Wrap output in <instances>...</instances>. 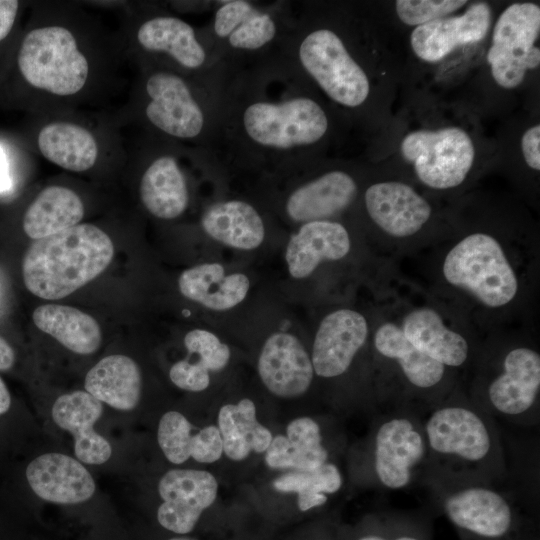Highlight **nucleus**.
<instances>
[{"label":"nucleus","mask_w":540,"mask_h":540,"mask_svg":"<svg viewBox=\"0 0 540 540\" xmlns=\"http://www.w3.org/2000/svg\"><path fill=\"white\" fill-rule=\"evenodd\" d=\"M169 378L176 387L190 392L204 391L211 383L209 370L191 355L171 366Z\"/></svg>","instance_id":"nucleus-38"},{"label":"nucleus","mask_w":540,"mask_h":540,"mask_svg":"<svg viewBox=\"0 0 540 540\" xmlns=\"http://www.w3.org/2000/svg\"><path fill=\"white\" fill-rule=\"evenodd\" d=\"M356 463L363 485L396 491L421 485L428 452L422 415L394 408L379 410Z\"/></svg>","instance_id":"nucleus-6"},{"label":"nucleus","mask_w":540,"mask_h":540,"mask_svg":"<svg viewBox=\"0 0 540 540\" xmlns=\"http://www.w3.org/2000/svg\"><path fill=\"white\" fill-rule=\"evenodd\" d=\"M352 237L340 222L321 220L303 223L285 248L288 274L296 280L312 276L324 264L337 263L350 256Z\"/></svg>","instance_id":"nucleus-18"},{"label":"nucleus","mask_w":540,"mask_h":540,"mask_svg":"<svg viewBox=\"0 0 540 540\" xmlns=\"http://www.w3.org/2000/svg\"><path fill=\"white\" fill-rule=\"evenodd\" d=\"M440 285L472 308L504 313L520 301L524 280L508 244L475 230L445 249L438 264Z\"/></svg>","instance_id":"nucleus-3"},{"label":"nucleus","mask_w":540,"mask_h":540,"mask_svg":"<svg viewBox=\"0 0 540 540\" xmlns=\"http://www.w3.org/2000/svg\"><path fill=\"white\" fill-rule=\"evenodd\" d=\"M331 457L321 423L301 416L288 423L286 435L273 437L264 459L271 469L311 471L331 462Z\"/></svg>","instance_id":"nucleus-23"},{"label":"nucleus","mask_w":540,"mask_h":540,"mask_svg":"<svg viewBox=\"0 0 540 540\" xmlns=\"http://www.w3.org/2000/svg\"><path fill=\"white\" fill-rule=\"evenodd\" d=\"M272 17L254 8L227 37L236 49L255 50L270 42L276 35Z\"/></svg>","instance_id":"nucleus-37"},{"label":"nucleus","mask_w":540,"mask_h":540,"mask_svg":"<svg viewBox=\"0 0 540 540\" xmlns=\"http://www.w3.org/2000/svg\"><path fill=\"white\" fill-rule=\"evenodd\" d=\"M540 6L516 2L498 16L487 51L490 73L504 89L519 87L540 64Z\"/></svg>","instance_id":"nucleus-9"},{"label":"nucleus","mask_w":540,"mask_h":540,"mask_svg":"<svg viewBox=\"0 0 540 540\" xmlns=\"http://www.w3.org/2000/svg\"><path fill=\"white\" fill-rule=\"evenodd\" d=\"M223 454L232 461L245 460L252 452L265 453L273 435L257 419L256 405L250 398L220 407L217 416Z\"/></svg>","instance_id":"nucleus-28"},{"label":"nucleus","mask_w":540,"mask_h":540,"mask_svg":"<svg viewBox=\"0 0 540 540\" xmlns=\"http://www.w3.org/2000/svg\"><path fill=\"white\" fill-rule=\"evenodd\" d=\"M84 212L81 198L72 189L48 186L27 208L23 230L31 239L45 238L78 225Z\"/></svg>","instance_id":"nucleus-31"},{"label":"nucleus","mask_w":540,"mask_h":540,"mask_svg":"<svg viewBox=\"0 0 540 540\" xmlns=\"http://www.w3.org/2000/svg\"><path fill=\"white\" fill-rule=\"evenodd\" d=\"M357 540H422L416 535L399 534L395 536H387L381 534H366L359 537Z\"/></svg>","instance_id":"nucleus-44"},{"label":"nucleus","mask_w":540,"mask_h":540,"mask_svg":"<svg viewBox=\"0 0 540 540\" xmlns=\"http://www.w3.org/2000/svg\"><path fill=\"white\" fill-rule=\"evenodd\" d=\"M254 8L252 4L246 1L225 2L215 14V33L221 38H227Z\"/></svg>","instance_id":"nucleus-39"},{"label":"nucleus","mask_w":540,"mask_h":540,"mask_svg":"<svg viewBox=\"0 0 540 540\" xmlns=\"http://www.w3.org/2000/svg\"><path fill=\"white\" fill-rule=\"evenodd\" d=\"M15 361L12 347L0 336V371L10 369Z\"/></svg>","instance_id":"nucleus-42"},{"label":"nucleus","mask_w":540,"mask_h":540,"mask_svg":"<svg viewBox=\"0 0 540 540\" xmlns=\"http://www.w3.org/2000/svg\"><path fill=\"white\" fill-rule=\"evenodd\" d=\"M399 326L415 348L456 372L472 367L480 350V346L448 325L443 316L430 306L408 310Z\"/></svg>","instance_id":"nucleus-16"},{"label":"nucleus","mask_w":540,"mask_h":540,"mask_svg":"<svg viewBox=\"0 0 540 540\" xmlns=\"http://www.w3.org/2000/svg\"><path fill=\"white\" fill-rule=\"evenodd\" d=\"M358 186L348 173L333 170L304 183L288 197L285 211L297 223L331 220L355 200Z\"/></svg>","instance_id":"nucleus-22"},{"label":"nucleus","mask_w":540,"mask_h":540,"mask_svg":"<svg viewBox=\"0 0 540 540\" xmlns=\"http://www.w3.org/2000/svg\"><path fill=\"white\" fill-rule=\"evenodd\" d=\"M32 319L39 330L74 353L89 355L101 345L102 335L98 322L77 308L43 304L34 309Z\"/></svg>","instance_id":"nucleus-30"},{"label":"nucleus","mask_w":540,"mask_h":540,"mask_svg":"<svg viewBox=\"0 0 540 540\" xmlns=\"http://www.w3.org/2000/svg\"><path fill=\"white\" fill-rule=\"evenodd\" d=\"M363 201L371 222L393 240L416 237L431 222L434 213L426 197L408 183L397 180L369 185Z\"/></svg>","instance_id":"nucleus-13"},{"label":"nucleus","mask_w":540,"mask_h":540,"mask_svg":"<svg viewBox=\"0 0 540 540\" xmlns=\"http://www.w3.org/2000/svg\"><path fill=\"white\" fill-rule=\"evenodd\" d=\"M299 58L304 69L333 101L354 108L367 100L368 76L332 30L321 28L309 33L300 44Z\"/></svg>","instance_id":"nucleus-10"},{"label":"nucleus","mask_w":540,"mask_h":540,"mask_svg":"<svg viewBox=\"0 0 540 540\" xmlns=\"http://www.w3.org/2000/svg\"><path fill=\"white\" fill-rule=\"evenodd\" d=\"M491 20L489 4L473 3L462 14L415 27L410 35L411 49L424 62H439L459 46L482 41L490 29Z\"/></svg>","instance_id":"nucleus-17"},{"label":"nucleus","mask_w":540,"mask_h":540,"mask_svg":"<svg viewBox=\"0 0 540 540\" xmlns=\"http://www.w3.org/2000/svg\"><path fill=\"white\" fill-rule=\"evenodd\" d=\"M18 68L33 88L54 96H71L86 85L90 64L75 35L61 25L30 30L18 52Z\"/></svg>","instance_id":"nucleus-7"},{"label":"nucleus","mask_w":540,"mask_h":540,"mask_svg":"<svg viewBox=\"0 0 540 540\" xmlns=\"http://www.w3.org/2000/svg\"><path fill=\"white\" fill-rule=\"evenodd\" d=\"M158 493L162 499L157 510L159 524L170 532L185 535L215 502L218 482L206 470L171 469L159 480Z\"/></svg>","instance_id":"nucleus-14"},{"label":"nucleus","mask_w":540,"mask_h":540,"mask_svg":"<svg viewBox=\"0 0 540 540\" xmlns=\"http://www.w3.org/2000/svg\"><path fill=\"white\" fill-rule=\"evenodd\" d=\"M251 281L245 273L227 272L218 262H205L184 270L178 289L186 299L217 312L231 310L249 294Z\"/></svg>","instance_id":"nucleus-24"},{"label":"nucleus","mask_w":540,"mask_h":540,"mask_svg":"<svg viewBox=\"0 0 540 540\" xmlns=\"http://www.w3.org/2000/svg\"><path fill=\"white\" fill-rule=\"evenodd\" d=\"M27 481L41 499L57 504H77L90 499L95 482L76 459L62 453H46L26 468Z\"/></svg>","instance_id":"nucleus-20"},{"label":"nucleus","mask_w":540,"mask_h":540,"mask_svg":"<svg viewBox=\"0 0 540 540\" xmlns=\"http://www.w3.org/2000/svg\"><path fill=\"white\" fill-rule=\"evenodd\" d=\"M183 342L188 354L198 358L210 373L222 371L230 362V347L210 330L192 329L185 334Z\"/></svg>","instance_id":"nucleus-35"},{"label":"nucleus","mask_w":540,"mask_h":540,"mask_svg":"<svg viewBox=\"0 0 540 540\" xmlns=\"http://www.w3.org/2000/svg\"><path fill=\"white\" fill-rule=\"evenodd\" d=\"M11 179L8 171V164L5 154L0 146V192L9 190L11 187Z\"/></svg>","instance_id":"nucleus-43"},{"label":"nucleus","mask_w":540,"mask_h":540,"mask_svg":"<svg viewBox=\"0 0 540 540\" xmlns=\"http://www.w3.org/2000/svg\"><path fill=\"white\" fill-rule=\"evenodd\" d=\"M168 540H195V539L188 538V537H173Z\"/></svg>","instance_id":"nucleus-46"},{"label":"nucleus","mask_w":540,"mask_h":540,"mask_svg":"<svg viewBox=\"0 0 540 540\" xmlns=\"http://www.w3.org/2000/svg\"><path fill=\"white\" fill-rule=\"evenodd\" d=\"M84 387L100 402L117 410L130 411L141 398V371L128 356H106L87 372Z\"/></svg>","instance_id":"nucleus-27"},{"label":"nucleus","mask_w":540,"mask_h":540,"mask_svg":"<svg viewBox=\"0 0 540 540\" xmlns=\"http://www.w3.org/2000/svg\"><path fill=\"white\" fill-rule=\"evenodd\" d=\"M113 256V242L101 228L78 224L32 243L23 258V281L39 298L61 299L100 275Z\"/></svg>","instance_id":"nucleus-4"},{"label":"nucleus","mask_w":540,"mask_h":540,"mask_svg":"<svg viewBox=\"0 0 540 540\" xmlns=\"http://www.w3.org/2000/svg\"><path fill=\"white\" fill-rule=\"evenodd\" d=\"M471 401L495 420L535 427L540 420V353L528 343L480 347L472 365ZM471 367V368H472Z\"/></svg>","instance_id":"nucleus-5"},{"label":"nucleus","mask_w":540,"mask_h":540,"mask_svg":"<svg viewBox=\"0 0 540 540\" xmlns=\"http://www.w3.org/2000/svg\"><path fill=\"white\" fill-rule=\"evenodd\" d=\"M146 92L150 98L146 116L155 127L182 139L200 134L204 126L203 111L180 76L157 72L148 78Z\"/></svg>","instance_id":"nucleus-19"},{"label":"nucleus","mask_w":540,"mask_h":540,"mask_svg":"<svg viewBox=\"0 0 540 540\" xmlns=\"http://www.w3.org/2000/svg\"><path fill=\"white\" fill-rule=\"evenodd\" d=\"M257 372L264 387L283 399L305 395L316 378L304 343L297 335L283 330L265 339L257 360Z\"/></svg>","instance_id":"nucleus-15"},{"label":"nucleus","mask_w":540,"mask_h":540,"mask_svg":"<svg viewBox=\"0 0 540 540\" xmlns=\"http://www.w3.org/2000/svg\"><path fill=\"white\" fill-rule=\"evenodd\" d=\"M11 405V396L4 381L0 377V415L8 411Z\"/></svg>","instance_id":"nucleus-45"},{"label":"nucleus","mask_w":540,"mask_h":540,"mask_svg":"<svg viewBox=\"0 0 540 540\" xmlns=\"http://www.w3.org/2000/svg\"><path fill=\"white\" fill-rule=\"evenodd\" d=\"M422 423L428 452L424 479L501 483L509 478L496 420L471 401L461 384L425 412Z\"/></svg>","instance_id":"nucleus-1"},{"label":"nucleus","mask_w":540,"mask_h":540,"mask_svg":"<svg viewBox=\"0 0 540 540\" xmlns=\"http://www.w3.org/2000/svg\"><path fill=\"white\" fill-rule=\"evenodd\" d=\"M193 426L180 412L164 413L157 428V441L166 459L182 464L189 458L199 463L217 462L223 455L219 429L208 425L192 433Z\"/></svg>","instance_id":"nucleus-26"},{"label":"nucleus","mask_w":540,"mask_h":540,"mask_svg":"<svg viewBox=\"0 0 540 540\" xmlns=\"http://www.w3.org/2000/svg\"><path fill=\"white\" fill-rule=\"evenodd\" d=\"M18 9V1L0 0V41L6 38L12 30Z\"/></svg>","instance_id":"nucleus-41"},{"label":"nucleus","mask_w":540,"mask_h":540,"mask_svg":"<svg viewBox=\"0 0 540 540\" xmlns=\"http://www.w3.org/2000/svg\"><path fill=\"white\" fill-rule=\"evenodd\" d=\"M37 144L44 158L73 172L89 170L99 155L94 135L88 129L70 122H52L43 126Z\"/></svg>","instance_id":"nucleus-32"},{"label":"nucleus","mask_w":540,"mask_h":540,"mask_svg":"<svg viewBox=\"0 0 540 540\" xmlns=\"http://www.w3.org/2000/svg\"><path fill=\"white\" fill-rule=\"evenodd\" d=\"M137 40L142 48L169 54L181 66L196 69L203 65L206 54L188 23L172 16H158L141 24Z\"/></svg>","instance_id":"nucleus-33"},{"label":"nucleus","mask_w":540,"mask_h":540,"mask_svg":"<svg viewBox=\"0 0 540 540\" xmlns=\"http://www.w3.org/2000/svg\"><path fill=\"white\" fill-rule=\"evenodd\" d=\"M468 3L464 0H397L395 1V11L402 23L418 27L453 15Z\"/></svg>","instance_id":"nucleus-36"},{"label":"nucleus","mask_w":540,"mask_h":540,"mask_svg":"<svg viewBox=\"0 0 540 540\" xmlns=\"http://www.w3.org/2000/svg\"><path fill=\"white\" fill-rule=\"evenodd\" d=\"M102 412V402L82 390L59 396L52 406V419L73 435L74 453L83 463L99 465L111 457L110 443L93 428Z\"/></svg>","instance_id":"nucleus-21"},{"label":"nucleus","mask_w":540,"mask_h":540,"mask_svg":"<svg viewBox=\"0 0 540 540\" xmlns=\"http://www.w3.org/2000/svg\"><path fill=\"white\" fill-rule=\"evenodd\" d=\"M521 153L526 165L533 171L540 170V125L529 127L521 136Z\"/></svg>","instance_id":"nucleus-40"},{"label":"nucleus","mask_w":540,"mask_h":540,"mask_svg":"<svg viewBox=\"0 0 540 540\" xmlns=\"http://www.w3.org/2000/svg\"><path fill=\"white\" fill-rule=\"evenodd\" d=\"M139 191L144 207L159 219L179 217L189 203L186 179L171 156H161L148 166L142 175Z\"/></svg>","instance_id":"nucleus-29"},{"label":"nucleus","mask_w":540,"mask_h":540,"mask_svg":"<svg viewBox=\"0 0 540 540\" xmlns=\"http://www.w3.org/2000/svg\"><path fill=\"white\" fill-rule=\"evenodd\" d=\"M371 330L366 316L342 307L329 311L315 331L310 357L315 377L336 382L346 377L364 353H371Z\"/></svg>","instance_id":"nucleus-12"},{"label":"nucleus","mask_w":540,"mask_h":540,"mask_svg":"<svg viewBox=\"0 0 540 540\" xmlns=\"http://www.w3.org/2000/svg\"><path fill=\"white\" fill-rule=\"evenodd\" d=\"M400 153L418 181L438 191L461 186L476 158L472 137L458 126L412 130L402 138Z\"/></svg>","instance_id":"nucleus-8"},{"label":"nucleus","mask_w":540,"mask_h":540,"mask_svg":"<svg viewBox=\"0 0 540 540\" xmlns=\"http://www.w3.org/2000/svg\"><path fill=\"white\" fill-rule=\"evenodd\" d=\"M371 352L372 393L378 410L404 408L423 415L461 384L458 372L415 348L395 322L376 327Z\"/></svg>","instance_id":"nucleus-2"},{"label":"nucleus","mask_w":540,"mask_h":540,"mask_svg":"<svg viewBox=\"0 0 540 540\" xmlns=\"http://www.w3.org/2000/svg\"><path fill=\"white\" fill-rule=\"evenodd\" d=\"M243 126L255 143L289 149L322 139L328 129V118L316 101L298 97L281 103L249 105L243 114Z\"/></svg>","instance_id":"nucleus-11"},{"label":"nucleus","mask_w":540,"mask_h":540,"mask_svg":"<svg viewBox=\"0 0 540 540\" xmlns=\"http://www.w3.org/2000/svg\"><path fill=\"white\" fill-rule=\"evenodd\" d=\"M343 483L342 471L331 461L311 471L286 472L272 484L279 492H295L299 510L306 512L324 506L330 495H335L342 489Z\"/></svg>","instance_id":"nucleus-34"},{"label":"nucleus","mask_w":540,"mask_h":540,"mask_svg":"<svg viewBox=\"0 0 540 540\" xmlns=\"http://www.w3.org/2000/svg\"><path fill=\"white\" fill-rule=\"evenodd\" d=\"M203 231L214 241L239 251H253L265 240L259 212L242 200L221 201L209 206L201 218Z\"/></svg>","instance_id":"nucleus-25"}]
</instances>
